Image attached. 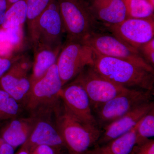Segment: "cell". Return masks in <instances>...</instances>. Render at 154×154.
<instances>
[{
	"label": "cell",
	"mask_w": 154,
	"mask_h": 154,
	"mask_svg": "<svg viewBox=\"0 0 154 154\" xmlns=\"http://www.w3.org/2000/svg\"><path fill=\"white\" fill-rule=\"evenodd\" d=\"M94 51V60L91 66L102 77L124 88L154 92V72L127 61Z\"/></svg>",
	"instance_id": "obj_1"
},
{
	"label": "cell",
	"mask_w": 154,
	"mask_h": 154,
	"mask_svg": "<svg viewBox=\"0 0 154 154\" xmlns=\"http://www.w3.org/2000/svg\"><path fill=\"white\" fill-rule=\"evenodd\" d=\"M54 113L56 126L69 154H87L96 145L102 132L99 127L80 121L63 104Z\"/></svg>",
	"instance_id": "obj_2"
},
{
	"label": "cell",
	"mask_w": 154,
	"mask_h": 154,
	"mask_svg": "<svg viewBox=\"0 0 154 154\" xmlns=\"http://www.w3.org/2000/svg\"><path fill=\"white\" fill-rule=\"evenodd\" d=\"M63 85L57 63L32 86L25 107L32 114L54 112L60 105V93Z\"/></svg>",
	"instance_id": "obj_3"
},
{
	"label": "cell",
	"mask_w": 154,
	"mask_h": 154,
	"mask_svg": "<svg viewBox=\"0 0 154 154\" xmlns=\"http://www.w3.org/2000/svg\"><path fill=\"white\" fill-rule=\"evenodd\" d=\"M67 40L82 41L98 32L99 22L91 14L85 0H58Z\"/></svg>",
	"instance_id": "obj_4"
},
{
	"label": "cell",
	"mask_w": 154,
	"mask_h": 154,
	"mask_svg": "<svg viewBox=\"0 0 154 154\" xmlns=\"http://www.w3.org/2000/svg\"><path fill=\"white\" fill-rule=\"evenodd\" d=\"M64 33L58 1L54 0L37 20L30 42V45L33 50L61 47Z\"/></svg>",
	"instance_id": "obj_5"
},
{
	"label": "cell",
	"mask_w": 154,
	"mask_h": 154,
	"mask_svg": "<svg viewBox=\"0 0 154 154\" xmlns=\"http://www.w3.org/2000/svg\"><path fill=\"white\" fill-rule=\"evenodd\" d=\"M101 55L127 61L149 71L154 72L137 50L125 43L113 34L94 32L82 41Z\"/></svg>",
	"instance_id": "obj_6"
},
{
	"label": "cell",
	"mask_w": 154,
	"mask_h": 154,
	"mask_svg": "<svg viewBox=\"0 0 154 154\" xmlns=\"http://www.w3.org/2000/svg\"><path fill=\"white\" fill-rule=\"evenodd\" d=\"M154 92L129 89L103 104L95 111L101 129L144 103L153 101Z\"/></svg>",
	"instance_id": "obj_7"
},
{
	"label": "cell",
	"mask_w": 154,
	"mask_h": 154,
	"mask_svg": "<svg viewBox=\"0 0 154 154\" xmlns=\"http://www.w3.org/2000/svg\"><path fill=\"white\" fill-rule=\"evenodd\" d=\"M94 57L93 49L82 42L66 40L56 63L63 87L92 65Z\"/></svg>",
	"instance_id": "obj_8"
},
{
	"label": "cell",
	"mask_w": 154,
	"mask_h": 154,
	"mask_svg": "<svg viewBox=\"0 0 154 154\" xmlns=\"http://www.w3.org/2000/svg\"><path fill=\"white\" fill-rule=\"evenodd\" d=\"M73 82L86 91L94 112L110 99L129 90L105 79L91 66L86 67Z\"/></svg>",
	"instance_id": "obj_9"
},
{
	"label": "cell",
	"mask_w": 154,
	"mask_h": 154,
	"mask_svg": "<svg viewBox=\"0 0 154 154\" xmlns=\"http://www.w3.org/2000/svg\"><path fill=\"white\" fill-rule=\"evenodd\" d=\"M33 63L22 55L0 79V89L24 105L31 88L29 72Z\"/></svg>",
	"instance_id": "obj_10"
},
{
	"label": "cell",
	"mask_w": 154,
	"mask_h": 154,
	"mask_svg": "<svg viewBox=\"0 0 154 154\" xmlns=\"http://www.w3.org/2000/svg\"><path fill=\"white\" fill-rule=\"evenodd\" d=\"M105 27L111 34L137 50L154 38V17L128 18L119 24Z\"/></svg>",
	"instance_id": "obj_11"
},
{
	"label": "cell",
	"mask_w": 154,
	"mask_h": 154,
	"mask_svg": "<svg viewBox=\"0 0 154 154\" xmlns=\"http://www.w3.org/2000/svg\"><path fill=\"white\" fill-rule=\"evenodd\" d=\"M60 97L63 104L78 119L86 124L99 127L88 95L80 85L73 81L64 86Z\"/></svg>",
	"instance_id": "obj_12"
},
{
	"label": "cell",
	"mask_w": 154,
	"mask_h": 154,
	"mask_svg": "<svg viewBox=\"0 0 154 154\" xmlns=\"http://www.w3.org/2000/svg\"><path fill=\"white\" fill-rule=\"evenodd\" d=\"M53 112L36 114L38 119L31 134L23 145L31 151L37 146L45 145L60 149H66L55 122L51 118Z\"/></svg>",
	"instance_id": "obj_13"
},
{
	"label": "cell",
	"mask_w": 154,
	"mask_h": 154,
	"mask_svg": "<svg viewBox=\"0 0 154 154\" xmlns=\"http://www.w3.org/2000/svg\"><path fill=\"white\" fill-rule=\"evenodd\" d=\"M153 107V101L144 103L111 122L103 128L101 136L95 146L102 145L128 132Z\"/></svg>",
	"instance_id": "obj_14"
},
{
	"label": "cell",
	"mask_w": 154,
	"mask_h": 154,
	"mask_svg": "<svg viewBox=\"0 0 154 154\" xmlns=\"http://www.w3.org/2000/svg\"><path fill=\"white\" fill-rule=\"evenodd\" d=\"M91 14L105 27L116 25L127 19L123 0H85Z\"/></svg>",
	"instance_id": "obj_15"
},
{
	"label": "cell",
	"mask_w": 154,
	"mask_h": 154,
	"mask_svg": "<svg viewBox=\"0 0 154 154\" xmlns=\"http://www.w3.org/2000/svg\"><path fill=\"white\" fill-rule=\"evenodd\" d=\"M37 119L38 116L33 114L30 117L11 119L0 130V137L14 149L22 146L28 140Z\"/></svg>",
	"instance_id": "obj_16"
},
{
	"label": "cell",
	"mask_w": 154,
	"mask_h": 154,
	"mask_svg": "<svg viewBox=\"0 0 154 154\" xmlns=\"http://www.w3.org/2000/svg\"><path fill=\"white\" fill-rule=\"evenodd\" d=\"M137 124L126 133L102 145L95 146L87 154H131L137 145Z\"/></svg>",
	"instance_id": "obj_17"
},
{
	"label": "cell",
	"mask_w": 154,
	"mask_h": 154,
	"mask_svg": "<svg viewBox=\"0 0 154 154\" xmlns=\"http://www.w3.org/2000/svg\"><path fill=\"white\" fill-rule=\"evenodd\" d=\"M62 47L55 49L40 48L33 50L34 61L32 74L30 77L31 87L44 76L52 66L56 63Z\"/></svg>",
	"instance_id": "obj_18"
},
{
	"label": "cell",
	"mask_w": 154,
	"mask_h": 154,
	"mask_svg": "<svg viewBox=\"0 0 154 154\" xmlns=\"http://www.w3.org/2000/svg\"><path fill=\"white\" fill-rule=\"evenodd\" d=\"M26 0H20L9 7L1 30L22 28L27 21Z\"/></svg>",
	"instance_id": "obj_19"
},
{
	"label": "cell",
	"mask_w": 154,
	"mask_h": 154,
	"mask_svg": "<svg viewBox=\"0 0 154 154\" xmlns=\"http://www.w3.org/2000/svg\"><path fill=\"white\" fill-rule=\"evenodd\" d=\"M127 19H148L154 17V0H123Z\"/></svg>",
	"instance_id": "obj_20"
},
{
	"label": "cell",
	"mask_w": 154,
	"mask_h": 154,
	"mask_svg": "<svg viewBox=\"0 0 154 154\" xmlns=\"http://www.w3.org/2000/svg\"><path fill=\"white\" fill-rule=\"evenodd\" d=\"M54 0H26L27 28L30 42L33 36L36 22L42 14Z\"/></svg>",
	"instance_id": "obj_21"
},
{
	"label": "cell",
	"mask_w": 154,
	"mask_h": 154,
	"mask_svg": "<svg viewBox=\"0 0 154 154\" xmlns=\"http://www.w3.org/2000/svg\"><path fill=\"white\" fill-rule=\"evenodd\" d=\"M22 110L21 103L0 89V121L17 118Z\"/></svg>",
	"instance_id": "obj_22"
},
{
	"label": "cell",
	"mask_w": 154,
	"mask_h": 154,
	"mask_svg": "<svg viewBox=\"0 0 154 154\" xmlns=\"http://www.w3.org/2000/svg\"><path fill=\"white\" fill-rule=\"evenodd\" d=\"M154 136V107L138 123L136 129L137 145L144 142Z\"/></svg>",
	"instance_id": "obj_23"
},
{
	"label": "cell",
	"mask_w": 154,
	"mask_h": 154,
	"mask_svg": "<svg viewBox=\"0 0 154 154\" xmlns=\"http://www.w3.org/2000/svg\"><path fill=\"white\" fill-rule=\"evenodd\" d=\"M145 60L151 66H154V38L142 45L138 49Z\"/></svg>",
	"instance_id": "obj_24"
},
{
	"label": "cell",
	"mask_w": 154,
	"mask_h": 154,
	"mask_svg": "<svg viewBox=\"0 0 154 154\" xmlns=\"http://www.w3.org/2000/svg\"><path fill=\"white\" fill-rule=\"evenodd\" d=\"M131 154H154V140L149 139L143 143L136 145Z\"/></svg>",
	"instance_id": "obj_25"
},
{
	"label": "cell",
	"mask_w": 154,
	"mask_h": 154,
	"mask_svg": "<svg viewBox=\"0 0 154 154\" xmlns=\"http://www.w3.org/2000/svg\"><path fill=\"white\" fill-rule=\"evenodd\" d=\"M22 55H17L11 57H0V79L9 70L11 66Z\"/></svg>",
	"instance_id": "obj_26"
},
{
	"label": "cell",
	"mask_w": 154,
	"mask_h": 154,
	"mask_svg": "<svg viewBox=\"0 0 154 154\" xmlns=\"http://www.w3.org/2000/svg\"><path fill=\"white\" fill-rule=\"evenodd\" d=\"M62 151L51 146L42 145L35 147L29 154H63Z\"/></svg>",
	"instance_id": "obj_27"
},
{
	"label": "cell",
	"mask_w": 154,
	"mask_h": 154,
	"mask_svg": "<svg viewBox=\"0 0 154 154\" xmlns=\"http://www.w3.org/2000/svg\"><path fill=\"white\" fill-rule=\"evenodd\" d=\"M0 154H15V149L0 137Z\"/></svg>",
	"instance_id": "obj_28"
},
{
	"label": "cell",
	"mask_w": 154,
	"mask_h": 154,
	"mask_svg": "<svg viewBox=\"0 0 154 154\" xmlns=\"http://www.w3.org/2000/svg\"><path fill=\"white\" fill-rule=\"evenodd\" d=\"M8 8L7 0H0V29L3 25L6 13Z\"/></svg>",
	"instance_id": "obj_29"
},
{
	"label": "cell",
	"mask_w": 154,
	"mask_h": 154,
	"mask_svg": "<svg viewBox=\"0 0 154 154\" xmlns=\"http://www.w3.org/2000/svg\"><path fill=\"white\" fill-rule=\"evenodd\" d=\"M30 150L25 146L22 145L19 151L16 154H29Z\"/></svg>",
	"instance_id": "obj_30"
},
{
	"label": "cell",
	"mask_w": 154,
	"mask_h": 154,
	"mask_svg": "<svg viewBox=\"0 0 154 154\" xmlns=\"http://www.w3.org/2000/svg\"><path fill=\"white\" fill-rule=\"evenodd\" d=\"M8 2V4L9 7L11 5L14 4V3L17 2H19L20 0H7Z\"/></svg>",
	"instance_id": "obj_31"
}]
</instances>
